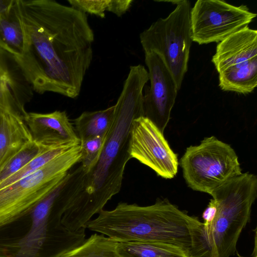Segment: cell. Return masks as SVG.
Masks as SVG:
<instances>
[{
    "label": "cell",
    "mask_w": 257,
    "mask_h": 257,
    "mask_svg": "<svg viewBox=\"0 0 257 257\" xmlns=\"http://www.w3.org/2000/svg\"><path fill=\"white\" fill-rule=\"evenodd\" d=\"M24 35L11 56L33 90L77 98L93 58L94 33L86 14L54 0H14Z\"/></svg>",
    "instance_id": "cell-1"
},
{
    "label": "cell",
    "mask_w": 257,
    "mask_h": 257,
    "mask_svg": "<svg viewBox=\"0 0 257 257\" xmlns=\"http://www.w3.org/2000/svg\"><path fill=\"white\" fill-rule=\"evenodd\" d=\"M148 80L143 74L129 72L114 105L112 123L106 135L99 159L87 173L75 169L73 191L61 223L72 232L85 228L121 187L124 169L131 159V131L133 121L144 116L143 89Z\"/></svg>",
    "instance_id": "cell-2"
},
{
    "label": "cell",
    "mask_w": 257,
    "mask_h": 257,
    "mask_svg": "<svg viewBox=\"0 0 257 257\" xmlns=\"http://www.w3.org/2000/svg\"><path fill=\"white\" fill-rule=\"evenodd\" d=\"M86 228L118 242L151 241L178 246L192 257H209L203 223L167 199L151 205L119 203L102 210Z\"/></svg>",
    "instance_id": "cell-3"
},
{
    "label": "cell",
    "mask_w": 257,
    "mask_h": 257,
    "mask_svg": "<svg viewBox=\"0 0 257 257\" xmlns=\"http://www.w3.org/2000/svg\"><path fill=\"white\" fill-rule=\"evenodd\" d=\"M65 177L29 211L0 226V257H61L85 241V228L72 232L61 223Z\"/></svg>",
    "instance_id": "cell-4"
},
{
    "label": "cell",
    "mask_w": 257,
    "mask_h": 257,
    "mask_svg": "<svg viewBox=\"0 0 257 257\" xmlns=\"http://www.w3.org/2000/svg\"><path fill=\"white\" fill-rule=\"evenodd\" d=\"M216 203L214 219L204 225L209 257L235 254L240 235L249 221L257 196V178L248 172L228 180L210 194Z\"/></svg>",
    "instance_id": "cell-5"
},
{
    "label": "cell",
    "mask_w": 257,
    "mask_h": 257,
    "mask_svg": "<svg viewBox=\"0 0 257 257\" xmlns=\"http://www.w3.org/2000/svg\"><path fill=\"white\" fill-rule=\"evenodd\" d=\"M80 144L56 157L35 172L0 189V226L29 211L80 163Z\"/></svg>",
    "instance_id": "cell-6"
},
{
    "label": "cell",
    "mask_w": 257,
    "mask_h": 257,
    "mask_svg": "<svg viewBox=\"0 0 257 257\" xmlns=\"http://www.w3.org/2000/svg\"><path fill=\"white\" fill-rule=\"evenodd\" d=\"M168 16L160 18L140 35L144 53L154 52L162 58L179 90L187 71L192 40L190 13L187 0L177 1Z\"/></svg>",
    "instance_id": "cell-7"
},
{
    "label": "cell",
    "mask_w": 257,
    "mask_h": 257,
    "mask_svg": "<svg viewBox=\"0 0 257 257\" xmlns=\"http://www.w3.org/2000/svg\"><path fill=\"white\" fill-rule=\"evenodd\" d=\"M180 164L188 186L209 194L242 173L234 150L214 136L204 138L198 145L188 147Z\"/></svg>",
    "instance_id": "cell-8"
},
{
    "label": "cell",
    "mask_w": 257,
    "mask_h": 257,
    "mask_svg": "<svg viewBox=\"0 0 257 257\" xmlns=\"http://www.w3.org/2000/svg\"><path fill=\"white\" fill-rule=\"evenodd\" d=\"M223 91L247 94L257 86V31L247 27L220 42L212 58Z\"/></svg>",
    "instance_id": "cell-9"
},
{
    "label": "cell",
    "mask_w": 257,
    "mask_h": 257,
    "mask_svg": "<svg viewBox=\"0 0 257 257\" xmlns=\"http://www.w3.org/2000/svg\"><path fill=\"white\" fill-rule=\"evenodd\" d=\"M244 5L224 1L198 0L190 13L191 38L199 45L220 42L248 27L256 17Z\"/></svg>",
    "instance_id": "cell-10"
},
{
    "label": "cell",
    "mask_w": 257,
    "mask_h": 257,
    "mask_svg": "<svg viewBox=\"0 0 257 257\" xmlns=\"http://www.w3.org/2000/svg\"><path fill=\"white\" fill-rule=\"evenodd\" d=\"M130 153L165 179L173 178L178 172L177 155L170 148L163 133L144 116L135 119L131 131Z\"/></svg>",
    "instance_id": "cell-11"
},
{
    "label": "cell",
    "mask_w": 257,
    "mask_h": 257,
    "mask_svg": "<svg viewBox=\"0 0 257 257\" xmlns=\"http://www.w3.org/2000/svg\"><path fill=\"white\" fill-rule=\"evenodd\" d=\"M145 62L149 70L150 86L144 87V116L164 133L178 89L172 74L159 55L154 52L145 53Z\"/></svg>",
    "instance_id": "cell-12"
},
{
    "label": "cell",
    "mask_w": 257,
    "mask_h": 257,
    "mask_svg": "<svg viewBox=\"0 0 257 257\" xmlns=\"http://www.w3.org/2000/svg\"><path fill=\"white\" fill-rule=\"evenodd\" d=\"M24 120L33 140L46 148H72L81 143L65 111L28 112Z\"/></svg>",
    "instance_id": "cell-13"
},
{
    "label": "cell",
    "mask_w": 257,
    "mask_h": 257,
    "mask_svg": "<svg viewBox=\"0 0 257 257\" xmlns=\"http://www.w3.org/2000/svg\"><path fill=\"white\" fill-rule=\"evenodd\" d=\"M32 89L12 56L0 47V110L24 119Z\"/></svg>",
    "instance_id": "cell-14"
},
{
    "label": "cell",
    "mask_w": 257,
    "mask_h": 257,
    "mask_svg": "<svg viewBox=\"0 0 257 257\" xmlns=\"http://www.w3.org/2000/svg\"><path fill=\"white\" fill-rule=\"evenodd\" d=\"M33 140L22 117L0 110V169L25 145Z\"/></svg>",
    "instance_id": "cell-15"
},
{
    "label": "cell",
    "mask_w": 257,
    "mask_h": 257,
    "mask_svg": "<svg viewBox=\"0 0 257 257\" xmlns=\"http://www.w3.org/2000/svg\"><path fill=\"white\" fill-rule=\"evenodd\" d=\"M117 254L118 257H192L178 246L151 241L118 242Z\"/></svg>",
    "instance_id": "cell-16"
},
{
    "label": "cell",
    "mask_w": 257,
    "mask_h": 257,
    "mask_svg": "<svg viewBox=\"0 0 257 257\" xmlns=\"http://www.w3.org/2000/svg\"><path fill=\"white\" fill-rule=\"evenodd\" d=\"M114 105L103 110L85 111L74 120L80 141L106 135L113 120Z\"/></svg>",
    "instance_id": "cell-17"
},
{
    "label": "cell",
    "mask_w": 257,
    "mask_h": 257,
    "mask_svg": "<svg viewBox=\"0 0 257 257\" xmlns=\"http://www.w3.org/2000/svg\"><path fill=\"white\" fill-rule=\"evenodd\" d=\"M117 243L103 234L95 233L61 257H118Z\"/></svg>",
    "instance_id": "cell-18"
},
{
    "label": "cell",
    "mask_w": 257,
    "mask_h": 257,
    "mask_svg": "<svg viewBox=\"0 0 257 257\" xmlns=\"http://www.w3.org/2000/svg\"><path fill=\"white\" fill-rule=\"evenodd\" d=\"M24 44V35L22 27L11 9L0 18V47L13 56L22 52Z\"/></svg>",
    "instance_id": "cell-19"
},
{
    "label": "cell",
    "mask_w": 257,
    "mask_h": 257,
    "mask_svg": "<svg viewBox=\"0 0 257 257\" xmlns=\"http://www.w3.org/2000/svg\"><path fill=\"white\" fill-rule=\"evenodd\" d=\"M70 6L86 14L105 18L107 11L119 17L130 9L133 0H68Z\"/></svg>",
    "instance_id": "cell-20"
},
{
    "label": "cell",
    "mask_w": 257,
    "mask_h": 257,
    "mask_svg": "<svg viewBox=\"0 0 257 257\" xmlns=\"http://www.w3.org/2000/svg\"><path fill=\"white\" fill-rule=\"evenodd\" d=\"M49 149H51L42 146L34 140L27 143L0 169V182L21 169L39 154Z\"/></svg>",
    "instance_id": "cell-21"
},
{
    "label": "cell",
    "mask_w": 257,
    "mask_h": 257,
    "mask_svg": "<svg viewBox=\"0 0 257 257\" xmlns=\"http://www.w3.org/2000/svg\"><path fill=\"white\" fill-rule=\"evenodd\" d=\"M71 148H56L42 152L30 161L21 169L0 182V189L7 187L20 179L35 172L47 163Z\"/></svg>",
    "instance_id": "cell-22"
},
{
    "label": "cell",
    "mask_w": 257,
    "mask_h": 257,
    "mask_svg": "<svg viewBox=\"0 0 257 257\" xmlns=\"http://www.w3.org/2000/svg\"><path fill=\"white\" fill-rule=\"evenodd\" d=\"M106 135L81 142L82 156L79 166L83 173L89 172L97 162L105 141Z\"/></svg>",
    "instance_id": "cell-23"
},
{
    "label": "cell",
    "mask_w": 257,
    "mask_h": 257,
    "mask_svg": "<svg viewBox=\"0 0 257 257\" xmlns=\"http://www.w3.org/2000/svg\"><path fill=\"white\" fill-rule=\"evenodd\" d=\"M216 211V203L214 200L212 198L202 214V218L204 220L203 223L204 225H208L212 221L215 217Z\"/></svg>",
    "instance_id": "cell-24"
},
{
    "label": "cell",
    "mask_w": 257,
    "mask_h": 257,
    "mask_svg": "<svg viewBox=\"0 0 257 257\" xmlns=\"http://www.w3.org/2000/svg\"><path fill=\"white\" fill-rule=\"evenodd\" d=\"M13 3V0H0V18L10 11Z\"/></svg>",
    "instance_id": "cell-25"
},
{
    "label": "cell",
    "mask_w": 257,
    "mask_h": 257,
    "mask_svg": "<svg viewBox=\"0 0 257 257\" xmlns=\"http://www.w3.org/2000/svg\"><path fill=\"white\" fill-rule=\"evenodd\" d=\"M237 254L238 257H245V256L240 255L238 252H237ZM256 256H257L256 255L252 254V255L250 257H256Z\"/></svg>",
    "instance_id": "cell-26"
}]
</instances>
